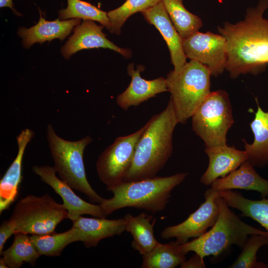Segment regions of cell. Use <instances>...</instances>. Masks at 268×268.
<instances>
[{
	"label": "cell",
	"instance_id": "d4e9b609",
	"mask_svg": "<svg viewBox=\"0 0 268 268\" xmlns=\"http://www.w3.org/2000/svg\"><path fill=\"white\" fill-rule=\"evenodd\" d=\"M11 245L3 251L0 259L9 268H19L24 263L34 266L41 256L30 236L23 233H15Z\"/></svg>",
	"mask_w": 268,
	"mask_h": 268
},
{
	"label": "cell",
	"instance_id": "4dcf8cb0",
	"mask_svg": "<svg viewBox=\"0 0 268 268\" xmlns=\"http://www.w3.org/2000/svg\"><path fill=\"white\" fill-rule=\"evenodd\" d=\"M14 231L7 220L3 221L0 226V254L2 252L4 245Z\"/></svg>",
	"mask_w": 268,
	"mask_h": 268
},
{
	"label": "cell",
	"instance_id": "8fae6325",
	"mask_svg": "<svg viewBox=\"0 0 268 268\" xmlns=\"http://www.w3.org/2000/svg\"><path fill=\"white\" fill-rule=\"evenodd\" d=\"M218 191L212 188L204 193L205 201L182 222L165 227L160 236L164 239L175 238L180 244L188 242L189 238H198L203 235L208 228L215 223L219 214L216 201Z\"/></svg>",
	"mask_w": 268,
	"mask_h": 268
},
{
	"label": "cell",
	"instance_id": "484cf974",
	"mask_svg": "<svg viewBox=\"0 0 268 268\" xmlns=\"http://www.w3.org/2000/svg\"><path fill=\"white\" fill-rule=\"evenodd\" d=\"M176 241L159 244L148 253L143 255L142 268H174L186 261Z\"/></svg>",
	"mask_w": 268,
	"mask_h": 268
},
{
	"label": "cell",
	"instance_id": "6da1fadb",
	"mask_svg": "<svg viewBox=\"0 0 268 268\" xmlns=\"http://www.w3.org/2000/svg\"><path fill=\"white\" fill-rule=\"evenodd\" d=\"M268 8V0H259L255 7L247 9L243 20L217 27L226 41V69L231 77L257 74L268 65V19L264 17Z\"/></svg>",
	"mask_w": 268,
	"mask_h": 268
},
{
	"label": "cell",
	"instance_id": "2e32d148",
	"mask_svg": "<svg viewBox=\"0 0 268 268\" xmlns=\"http://www.w3.org/2000/svg\"><path fill=\"white\" fill-rule=\"evenodd\" d=\"M204 151L208 157V165L200 179L204 185H210L219 177H225L248 159L245 150L227 144L206 147Z\"/></svg>",
	"mask_w": 268,
	"mask_h": 268
},
{
	"label": "cell",
	"instance_id": "83f0119b",
	"mask_svg": "<svg viewBox=\"0 0 268 268\" xmlns=\"http://www.w3.org/2000/svg\"><path fill=\"white\" fill-rule=\"evenodd\" d=\"M67 7L59 11L60 19H82L95 21L110 31L111 22L107 12L82 0H67Z\"/></svg>",
	"mask_w": 268,
	"mask_h": 268
},
{
	"label": "cell",
	"instance_id": "277c9868",
	"mask_svg": "<svg viewBox=\"0 0 268 268\" xmlns=\"http://www.w3.org/2000/svg\"><path fill=\"white\" fill-rule=\"evenodd\" d=\"M215 200L219 214L215 223L202 236L180 244V250L184 254L194 252L202 258L209 256L217 257L232 245L242 249L249 235L268 236L267 231L254 227L241 220L230 209L223 198L218 196Z\"/></svg>",
	"mask_w": 268,
	"mask_h": 268
},
{
	"label": "cell",
	"instance_id": "7a4b0ae2",
	"mask_svg": "<svg viewBox=\"0 0 268 268\" xmlns=\"http://www.w3.org/2000/svg\"><path fill=\"white\" fill-rule=\"evenodd\" d=\"M172 100L152 116L136 145L132 166L123 182L153 178L164 167L173 151V134L178 124Z\"/></svg>",
	"mask_w": 268,
	"mask_h": 268
},
{
	"label": "cell",
	"instance_id": "ba28073f",
	"mask_svg": "<svg viewBox=\"0 0 268 268\" xmlns=\"http://www.w3.org/2000/svg\"><path fill=\"white\" fill-rule=\"evenodd\" d=\"M192 128L205 147L227 144V134L234 123L228 94L210 92L192 116Z\"/></svg>",
	"mask_w": 268,
	"mask_h": 268
},
{
	"label": "cell",
	"instance_id": "d6a6232c",
	"mask_svg": "<svg viewBox=\"0 0 268 268\" xmlns=\"http://www.w3.org/2000/svg\"><path fill=\"white\" fill-rule=\"evenodd\" d=\"M12 0H0V7H8L13 10Z\"/></svg>",
	"mask_w": 268,
	"mask_h": 268
},
{
	"label": "cell",
	"instance_id": "f1b7e54d",
	"mask_svg": "<svg viewBox=\"0 0 268 268\" xmlns=\"http://www.w3.org/2000/svg\"><path fill=\"white\" fill-rule=\"evenodd\" d=\"M161 0H126L119 7L109 11L108 16L111 22L110 32L119 35L122 27L133 14L150 8Z\"/></svg>",
	"mask_w": 268,
	"mask_h": 268
},
{
	"label": "cell",
	"instance_id": "5bb4252c",
	"mask_svg": "<svg viewBox=\"0 0 268 268\" xmlns=\"http://www.w3.org/2000/svg\"><path fill=\"white\" fill-rule=\"evenodd\" d=\"M145 19L153 25L160 32L165 41L174 66V72H179L187 63V57L184 52V39L173 24L162 2L141 12Z\"/></svg>",
	"mask_w": 268,
	"mask_h": 268
},
{
	"label": "cell",
	"instance_id": "836d02e7",
	"mask_svg": "<svg viewBox=\"0 0 268 268\" xmlns=\"http://www.w3.org/2000/svg\"><path fill=\"white\" fill-rule=\"evenodd\" d=\"M0 268H8L6 265L1 259H0Z\"/></svg>",
	"mask_w": 268,
	"mask_h": 268
},
{
	"label": "cell",
	"instance_id": "cb8c5ba5",
	"mask_svg": "<svg viewBox=\"0 0 268 268\" xmlns=\"http://www.w3.org/2000/svg\"><path fill=\"white\" fill-rule=\"evenodd\" d=\"M30 238L40 255L48 257L59 256L69 244L85 240L83 233L73 227L63 233L31 235Z\"/></svg>",
	"mask_w": 268,
	"mask_h": 268
},
{
	"label": "cell",
	"instance_id": "7402d4cb",
	"mask_svg": "<svg viewBox=\"0 0 268 268\" xmlns=\"http://www.w3.org/2000/svg\"><path fill=\"white\" fill-rule=\"evenodd\" d=\"M124 217L126 220V231L133 238L132 246L140 254L143 256L148 253L159 244L154 235L156 219L153 215L142 212L135 216L128 213Z\"/></svg>",
	"mask_w": 268,
	"mask_h": 268
},
{
	"label": "cell",
	"instance_id": "4fadbf2b",
	"mask_svg": "<svg viewBox=\"0 0 268 268\" xmlns=\"http://www.w3.org/2000/svg\"><path fill=\"white\" fill-rule=\"evenodd\" d=\"M103 26L96 24L94 21L83 20L74 28L73 34L61 49L65 59L79 51L92 48H108L119 53L125 58L132 56L130 50L120 48L106 38L103 32Z\"/></svg>",
	"mask_w": 268,
	"mask_h": 268
},
{
	"label": "cell",
	"instance_id": "8992f818",
	"mask_svg": "<svg viewBox=\"0 0 268 268\" xmlns=\"http://www.w3.org/2000/svg\"><path fill=\"white\" fill-rule=\"evenodd\" d=\"M47 138L54 167L60 179L85 195L92 202H102L104 198L94 190L87 179L83 162L84 149L91 142L92 138L87 135L76 141L67 140L58 135L49 124Z\"/></svg>",
	"mask_w": 268,
	"mask_h": 268
},
{
	"label": "cell",
	"instance_id": "603a6c76",
	"mask_svg": "<svg viewBox=\"0 0 268 268\" xmlns=\"http://www.w3.org/2000/svg\"><path fill=\"white\" fill-rule=\"evenodd\" d=\"M218 195L224 199L229 207L239 210L242 216L256 221L268 233V198L251 200L232 190L218 191Z\"/></svg>",
	"mask_w": 268,
	"mask_h": 268
},
{
	"label": "cell",
	"instance_id": "d6986e66",
	"mask_svg": "<svg viewBox=\"0 0 268 268\" xmlns=\"http://www.w3.org/2000/svg\"><path fill=\"white\" fill-rule=\"evenodd\" d=\"M210 186L217 191L241 189L258 192L262 198L268 196V180L262 177L248 161L225 177L216 179Z\"/></svg>",
	"mask_w": 268,
	"mask_h": 268
},
{
	"label": "cell",
	"instance_id": "9c48e42d",
	"mask_svg": "<svg viewBox=\"0 0 268 268\" xmlns=\"http://www.w3.org/2000/svg\"><path fill=\"white\" fill-rule=\"evenodd\" d=\"M146 125L132 134L117 137L99 156L97 172L107 188L123 181L132 166L136 145Z\"/></svg>",
	"mask_w": 268,
	"mask_h": 268
},
{
	"label": "cell",
	"instance_id": "44dd1931",
	"mask_svg": "<svg viewBox=\"0 0 268 268\" xmlns=\"http://www.w3.org/2000/svg\"><path fill=\"white\" fill-rule=\"evenodd\" d=\"M257 110L250 123L254 139L252 143L244 140L247 161L254 167L263 168L268 164V111H264L256 99Z\"/></svg>",
	"mask_w": 268,
	"mask_h": 268
},
{
	"label": "cell",
	"instance_id": "ac0fdd59",
	"mask_svg": "<svg viewBox=\"0 0 268 268\" xmlns=\"http://www.w3.org/2000/svg\"><path fill=\"white\" fill-rule=\"evenodd\" d=\"M80 23L79 19L48 21L40 13L36 24L29 28H19L18 35L22 38L24 47L29 48L36 43L42 44L55 39L63 40Z\"/></svg>",
	"mask_w": 268,
	"mask_h": 268
},
{
	"label": "cell",
	"instance_id": "e0dca14e",
	"mask_svg": "<svg viewBox=\"0 0 268 268\" xmlns=\"http://www.w3.org/2000/svg\"><path fill=\"white\" fill-rule=\"evenodd\" d=\"M34 132L25 129L16 136L18 152L16 157L0 181V213L8 208L15 201L22 179V160L26 147L34 136Z\"/></svg>",
	"mask_w": 268,
	"mask_h": 268
},
{
	"label": "cell",
	"instance_id": "5b68a950",
	"mask_svg": "<svg viewBox=\"0 0 268 268\" xmlns=\"http://www.w3.org/2000/svg\"><path fill=\"white\" fill-rule=\"evenodd\" d=\"M209 68L195 61L187 63L178 72L171 71L166 79L178 123L185 124L211 92Z\"/></svg>",
	"mask_w": 268,
	"mask_h": 268
},
{
	"label": "cell",
	"instance_id": "ffe728a7",
	"mask_svg": "<svg viewBox=\"0 0 268 268\" xmlns=\"http://www.w3.org/2000/svg\"><path fill=\"white\" fill-rule=\"evenodd\" d=\"M72 227L78 228L84 234L83 242L87 248L96 246L102 239L120 235L126 231L125 217L117 219L106 218H89L81 215L72 221Z\"/></svg>",
	"mask_w": 268,
	"mask_h": 268
},
{
	"label": "cell",
	"instance_id": "30bf717a",
	"mask_svg": "<svg viewBox=\"0 0 268 268\" xmlns=\"http://www.w3.org/2000/svg\"><path fill=\"white\" fill-rule=\"evenodd\" d=\"M183 47L187 58L207 67L211 75L217 76L226 69L227 43L221 34L197 31L184 39Z\"/></svg>",
	"mask_w": 268,
	"mask_h": 268
},
{
	"label": "cell",
	"instance_id": "4316f807",
	"mask_svg": "<svg viewBox=\"0 0 268 268\" xmlns=\"http://www.w3.org/2000/svg\"><path fill=\"white\" fill-rule=\"evenodd\" d=\"M176 30L183 39L198 31L202 26L201 19L188 11L183 0H161Z\"/></svg>",
	"mask_w": 268,
	"mask_h": 268
},
{
	"label": "cell",
	"instance_id": "7c38bea8",
	"mask_svg": "<svg viewBox=\"0 0 268 268\" xmlns=\"http://www.w3.org/2000/svg\"><path fill=\"white\" fill-rule=\"evenodd\" d=\"M32 170L61 196L68 211V218L72 221L83 214H90L100 218L107 217L100 204L96 205L84 201L73 192L70 186L59 178L54 167L34 165Z\"/></svg>",
	"mask_w": 268,
	"mask_h": 268
},
{
	"label": "cell",
	"instance_id": "3957f363",
	"mask_svg": "<svg viewBox=\"0 0 268 268\" xmlns=\"http://www.w3.org/2000/svg\"><path fill=\"white\" fill-rule=\"evenodd\" d=\"M188 173L168 177H154L132 182H122L107 188L113 197L104 199L100 204L107 216L124 207L143 209L152 213L162 211L169 202L171 192L185 179Z\"/></svg>",
	"mask_w": 268,
	"mask_h": 268
},
{
	"label": "cell",
	"instance_id": "1f68e13d",
	"mask_svg": "<svg viewBox=\"0 0 268 268\" xmlns=\"http://www.w3.org/2000/svg\"><path fill=\"white\" fill-rule=\"evenodd\" d=\"M181 268H204L206 267L203 258L195 253L188 260L184 261L181 265Z\"/></svg>",
	"mask_w": 268,
	"mask_h": 268
},
{
	"label": "cell",
	"instance_id": "9a60e30c",
	"mask_svg": "<svg viewBox=\"0 0 268 268\" xmlns=\"http://www.w3.org/2000/svg\"><path fill=\"white\" fill-rule=\"evenodd\" d=\"M143 70L142 66H138L136 69L133 64L128 67L127 71L131 76V81L127 88L120 94L116 99L117 104L124 110H127L132 106H138L159 93L168 91L166 78L159 77L152 80H146L140 74Z\"/></svg>",
	"mask_w": 268,
	"mask_h": 268
},
{
	"label": "cell",
	"instance_id": "52a82bcc",
	"mask_svg": "<svg viewBox=\"0 0 268 268\" xmlns=\"http://www.w3.org/2000/svg\"><path fill=\"white\" fill-rule=\"evenodd\" d=\"M68 218L64 204L49 195H28L16 204L8 222L14 234L42 235L54 232L56 226Z\"/></svg>",
	"mask_w": 268,
	"mask_h": 268
},
{
	"label": "cell",
	"instance_id": "f546056e",
	"mask_svg": "<svg viewBox=\"0 0 268 268\" xmlns=\"http://www.w3.org/2000/svg\"><path fill=\"white\" fill-rule=\"evenodd\" d=\"M268 245V236L252 235L242 248L241 253L229 267L230 268H267L268 266L257 261V253L263 246Z\"/></svg>",
	"mask_w": 268,
	"mask_h": 268
}]
</instances>
